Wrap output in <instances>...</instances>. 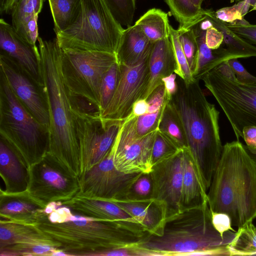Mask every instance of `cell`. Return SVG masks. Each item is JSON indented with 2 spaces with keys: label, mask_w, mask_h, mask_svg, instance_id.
Returning a JSON list of instances; mask_svg holds the SVG:
<instances>
[{
  "label": "cell",
  "mask_w": 256,
  "mask_h": 256,
  "mask_svg": "<svg viewBox=\"0 0 256 256\" xmlns=\"http://www.w3.org/2000/svg\"><path fill=\"white\" fill-rule=\"evenodd\" d=\"M59 249L61 247L58 242L18 243L0 248V256H52L54 250Z\"/></svg>",
  "instance_id": "d6a6232c"
},
{
  "label": "cell",
  "mask_w": 256,
  "mask_h": 256,
  "mask_svg": "<svg viewBox=\"0 0 256 256\" xmlns=\"http://www.w3.org/2000/svg\"><path fill=\"white\" fill-rule=\"evenodd\" d=\"M180 150L157 129L152 146V162L153 166L177 154Z\"/></svg>",
  "instance_id": "ab89813d"
},
{
  "label": "cell",
  "mask_w": 256,
  "mask_h": 256,
  "mask_svg": "<svg viewBox=\"0 0 256 256\" xmlns=\"http://www.w3.org/2000/svg\"><path fill=\"white\" fill-rule=\"evenodd\" d=\"M199 81L195 79L188 84L178 76L177 92L169 102L182 122L188 148L208 192L223 146L220 136V112L214 104L207 100Z\"/></svg>",
  "instance_id": "7a4b0ae2"
},
{
  "label": "cell",
  "mask_w": 256,
  "mask_h": 256,
  "mask_svg": "<svg viewBox=\"0 0 256 256\" xmlns=\"http://www.w3.org/2000/svg\"><path fill=\"white\" fill-rule=\"evenodd\" d=\"M200 80L224 113L237 140L244 126H256V82L246 84L238 81L228 60Z\"/></svg>",
  "instance_id": "ba28073f"
},
{
  "label": "cell",
  "mask_w": 256,
  "mask_h": 256,
  "mask_svg": "<svg viewBox=\"0 0 256 256\" xmlns=\"http://www.w3.org/2000/svg\"><path fill=\"white\" fill-rule=\"evenodd\" d=\"M45 0H18L10 14L12 22L20 36L27 24L36 16H38Z\"/></svg>",
  "instance_id": "836d02e7"
},
{
  "label": "cell",
  "mask_w": 256,
  "mask_h": 256,
  "mask_svg": "<svg viewBox=\"0 0 256 256\" xmlns=\"http://www.w3.org/2000/svg\"><path fill=\"white\" fill-rule=\"evenodd\" d=\"M120 76V66L118 62L106 72L100 88L99 114L102 112L110 102L116 88Z\"/></svg>",
  "instance_id": "e575fe53"
},
{
  "label": "cell",
  "mask_w": 256,
  "mask_h": 256,
  "mask_svg": "<svg viewBox=\"0 0 256 256\" xmlns=\"http://www.w3.org/2000/svg\"><path fill=\"white\" fill-rule=\"evenodd\" d=\"M211 24L210 20L206 16L192 27L196 34L198 46V63L194 77L198 80H200L202 76L220 64L235 58L222 44L216 50H212L207 46L205 42L206 32Z\"/></svg>",
  "instance_id": "cb8c5ba5"
},
{
  "label": "cell",
  "mask_w": 256,
  "mask_h": 256,
  "mask_svg": "<svg viewBox=\"0 0 256 256\" xmlns=\"http://www.w3.org/2000/svg\"><path fill=\"white\" fill-rule=\"evenodd\" d=\"M206 14L212 24L222 33V44L235 58L256 57V46L249 43L232 32L228 27L226 23L216 17L212 10H206Z\"/></svg>",
  "instance_id": "4316f807"
},
{
  "label": "cell",
  "mask_w": 256,
  "mask_h": 256,
  "mask_svg": "<svg viewBox=\"0 0 256 256\" xmlns=\"http://www.w3.org/2000/svg\"><path fill=\"white\" fill-rule=\"evenodd\" d=\"M46 206L34 200L27 191L0 194V220L36 226L46 214Z\"/></svg>",
  "instance_id": "d6986e66"
},
{
  "label": "cell",
  "mask_w": 256,
  "mask_h": 256,
  "mask_svg": "<svg viewBox=\"0 0 256 256\" xmlns=\"http://www.w3.org/2000/svg\"><path fill=\"white\" fill-rule=\"evenodd\" d=\"M165 100V88L164 84L158 86L146 99L148 104V113H154L160 110Z\"/></svg>",
  "instance_id": "f6af8a7d"
},
{
  "label": "cell",
  "mask_w": 256,
  "mask_h": 256,
  "mask_svg": "<svg viewBox=\"0 0 256 256\" xmlns=\"http://www.w3.org/2000/svg\"><path fill=\"white\" fill-rule=\"evenodd\" d=\"M246 0H236V1L238 2H240L244 1ZM250 7L252 9L250 10L251 12L252 10H256V0H250Z\"/></svg>",
  "instance_id": "db71d44e"
},
{
  "label": "cell",
  "mask_w": 256,
  "mask_h": 256,
  "mask_svg": "<svg viewBox=\"0 0 256 256\" xmlns=\"http://www.w3.org/2000/svg\"><path fill=\"white\" fill-rule=\"evenodd\" d=\"M162 82L164 86L165 96L168 100H170L172 97L176 94L178 90L176 74L174 72L163 78Z\"/></svg>",
  "instance_id": "c3c4849f"
},
{
  "label": "cell",
  "mask_w": 256,
  "mask_h": 256,
  "mask_svg": "<svg viewBox=\"0 0 256 256\" xmlns=\"http://www.w3.org/2000/svg\"><path fill=\"white\" fill-rule=\"evenodd\" d=\"M124 30L104 0H81L75 21L56 34L62 50L116 54Z\"/></svg>",
  "instance_id": "52a82bcc"
},
{
  "label": "cell",
  "mask_w": 256,
  "mask_h": 256,
  "mask_svg": "<svg viewBox=\"0 0 256 256\" xmlns=\"http://www.w3.org/2000/svg\"><path fill=\"white\" fill-rule=\"evenodd\" d=\"M148 104L146 100L138 99L132 105L131 114L136 116H140L148 113Z\"/></svg>",
  "instance_id": "f907efd6"
},
{
  "label": "cell",
  "mask_w": 256,
  "mask_h": 256,
  "mask_svg": "<svg viewBox=\"0 0 256 256\" xmlns=\"http://www.w3.org/2000/svg\"><path fill=\"white\" fill-rule=\"evenodd\" d=\"M116 20L122 26H132L136 0H104Z\"/></svg>",
  "instance_id": "f35d334b"
},
{
  "label": "cell",
  "mask_w": 256,
  "mask_h": 256,
  "mask_svg": "<svg viewBox=\"0 0 256 256\" xmlns=\"http://www.w3.org/2000/svg\"><path fill=\"white\" fill-rule=\"evenodd\" d=\"M211 211L238 228L256 218V163L240 140L226 142L207 192Z\"/></svg>",
  "instance_id": "277c9868"
},
{
  "label": "cell",
  "mask_w": 256,
  "mask_h": 256,
  "mask_svg": "<svg viewBox=\"0 0 256 256\" xmlns=\"http://www.w3.org/2000/svg\"><path fill=\"white\" fill-rule=\"evenodd\" d=\"M116 62V54L62 50V75L71 96L82 98L99 112L100 92L104 78L111 66Z\"/></svg>",
  "instance_id": "9c48e42d"
},
{
  "label": "cell",
  "mask_w": 256,
  "mask_h": 256,
  "mask_svg": "<svg viewBox=\"0 0 256 256\" xmlns=\"http://www.w3.org/2000/svg\"><path fill=\"white\" fill-rule=\"evenodd\" d=\"M61 205L70 208L74 214L101 220L138 223L134 218L117 204L108 200L86 198L76 195Z\"/></svg>",
  "instance_id": "44dd1931"
},
{
  "label": "cell",
  "mask_w": 256,
  "mask_h": 256,
  "mask_svg": "<svg viewBox=\"0 0 256 256\" xmlns=\"http://www.w3.org/2000/svg\"><path fill=\"white\" fill-rule=\"evenodd\" d=\"M228 27L238 36L256 46V24L232 25L226 24Z\"/></svg>",
  "instance_id": "7bdbcfd3"
},
{
  "label": "cell",
  "mask_w": 256,
  "mask_h": 256,
  "mask_svg": "<svg viewBox=\"0 0 256 256\" xmlns=\"http://www.w3.org/2000/svg\"><path fill=\"white\" fill-rule=\"evenodd\" d=\"M163 107L164 104L162 108L156 112L147 113L137 117L136 128L138 136H144L158 129Z\"/></svg>",
  "instance_id": "60d3db41"
},
{
  "label": "cell",
  "mask_w": 256,
  "mask_h": 256,
  "mask_svg": "<svg viewBox=\"0 0 256 256\" xmlns=\"http://www.w3.org/2000/svg\"><path fill=\"white\" fill-rule=\"evenodd\" d=\"M241 138L244 139L247 146L256 148V126H244L242 130Z\"/></svg>",
  "instance_id": "681fc988"
},
{
  "label": "cell",
  "mask_w": 256,
  "mask_h": 256,
  "mask_svg": "<svg viewBox=\"0 0 256 256\" xmlns=\"http://www.w3.org/2000/svg\"><path fill=\"white\" fill-rule=\"evenodd\" d=\"M158 130L180 149L188 148L186 138L182 122L166 96Z\"/></svg>",
  "instance_id": "f1b7e54d"
},
{
  "label": "cell",
  "mask_w": 256,
  "mask_h": 256,
  "mask_svg": "<svg viewBox=\"0 0 256 256\" xmlns=\"http://www.w3.org/2000/svg\"><path fill=\"white\" fill-rule=\"evenodd\" d=\"M55 34L71 25L77 18L81 0H48Z\"/></svg>",
  "instance_id": "4dcf8cb0"
},
{
  "label": "cell",
  "mask_w": 256,
  "mask_h": 256,
  "mask_svg": "<svg viewBox=\"0 0 256 256\" xmlns=\"http://www.w3.org/2000/svg\"><path fill=\"white\" fill-rule=\"evenodd\" d=\"M184 149L154 165L149 174L152 183L150 196L165 206L166 218L180 212L184 170Z\"/></svg>",
  "instance_id": "9a60e30c"
},
{
  "label": "cell",
  "mask_w": 256,
  "mask_h": 256,
  "mask_svg": "<svg viewBox=\"0 0 256 256\" xmlns=\"http://www.w3.org/2000/svg\"><path fill=\"white\" fill-rule=\"evenodd\" d=\"M152 190V183L150 174H143L134 184L128 197H150Z\"/></svg>",
  "instance_id": "b9f144b4"
},
{
  "label": "cell",
  "mask_w": 256,
  "mask_h": 256,
  "mask_svg": "<svg viewBox=\"0 0 256 256\" xmlns=\"http://www.w3.org/2000/svg\"><path fill=\"white\" fill-rule=\"evenodd\" d=\"M244 147L252 158L256 163V148L249 147L246 145H244Z\"/></svg>",
  "instance_id": "f5cc1de1"
},
{
  "label": "cell",
  "mask_w": 256,
  "mask_h": 256,
  "mask_svg": "<svg viewBox=\"0 0 256 256\" xmlns=\"http://www.w3.org/2000/svg\"><path fill=\"white\" fill-rule=\"evenodd\" d=\"M146 230L156 236L162 234L166 219V210L160 202L150 197H128L114 201Z\"/></svg>",
  "instance_id": "ac0fdd59"
},
{
  "label": "cell",
  "mask_w": 256,
  "mask_h": 256,
  "mask_svg": "<svg viewBox=\"0 0 256 256\" xmlns=\"http://www.w3.org/2000/svg\"><path fill=\"white\" fill-rule=\"evenodd\" d=\"M236 232L222 236L212 224L208 204L167 218L160 236L150 234L137 246L152 256H210V250L229 244Z\"/></svg>",
  "instance_id": "5b68a950"
},
{
  "label": "cell",
  "mask_w": 256,
  "mask_h": 256,
  "mask_svg": "<svg viewBox=\"0 0 256 256\" xmlns=\"http://www.w3.org/2000/svg\"><path fill=\"white\" fill-rule=\"evenodd\" d=\"M150 52L136 64H119L118 82L110 102L100 114L102 120L124 121L131 114L133 104L142 98L148 83Z\"/></svg>",
  "instance_id": "4fadbf2b"
},
{
  "label": "cell",
  "mask_w": 256,
  "mask_h": 256,
  "mask_svg": "<svg viewBox=\"0 0 256 256\" xmlns=\"http://www.w3.org/2000/svg\"><path fill=\"white\" fill-rule=\"evenodd\" d=\"M205 42L207 46L212 50L220 48L224 42L222 33L212 22L206 30Z\"/></svg>",
  "instance_id": "7dc6e473"
},
{
  "label": "cell",
  "mask_w": 256,
  "mask_h": 256,
  "mask_svg": "<svg viewBox=\"0 0 256 256\" xmlns=\"http://www.w3.org/2000/svg\"><path fill=\"white\" fill-rule=\"evenodd\" d=\"M176 68L175 54L170 38L153 43L149 59V81L142 98L146 100L163 84L162 78L174 73Z\"/></svg>",
  "instance_id": "7402d4cb"
},
{
  "label": "cell",
  "mask_w": 256,
  "mask_h": 256,
  "mask_svg": "<svg viewBox=\"0 0 256 256\" xmlns=\"http://www.w3.org/2000/svg\"><path fill=\"white\" fill-rule=\"evenodd\" d=\"M18 0H0L1 14H10Z\"/></svg>",
  "instance_id": "816d5d0a"
},
{
  "label": "cell",
  "mask_w": 256,
  "mask_h": 256,
  "mask_svg": "<svg viewBox=\"0 0 256 256\" xmlns=\"http://www.w3.org/2000/svg\"><path fill=\"white\" fill-rule=\"evenodd\" d=\"M74 103L82 176L104 158L124 121H103L98 112L86 110Z\"/></svg>",
  "instance_id": "8fae6325"
},
{
  "label": "cell",
  "mask_w": 256,
  "mask_h": 256,
  "mask_svg": "<svg viewBox=\"0 0 256 256\" xmlns=\"http://www.w3.org/2000/svg\"><path fill=\"white\" fill-rule=\"evenodd\" d=\"M228 61L238 81L246 84L256 82V76L248 72L236 58Z\"/></svg>",
  "instance_id": "bcb514c9"
},
{
  "label": "cell",
  "mask_w": 256,
  "mask_h": 256,
  "mask_svg": "<svg viewBox=\"0 0 256 256\" xmlns=\"http://www.w3.org/2000/svg\"><path fill=\"white\" fill-rule=\"evenodd\" d=\"M137 117L130 114L120 126L114 164L125 173L148 174L153 168L152 154L157 129L144 136H138L136 128Z\"/></svg>",
  "instance_id": "5bb4252c"
},
{
  "label": "cell",
  "mask_w": 256,
  "mask_h": 256,
  "mask_svg": "<svg viewBox=\"0 0 256 256\" xmlns=\"http://www.w3.org/2000/svg\"><path fill=\"white\" fill-rule=\"evenodd\" d=\"M38 41L42 88L50 116L48 153L80 178L81 160L74 103L62 75V50L56 38L47 40L38 36Z\"/></svg>",
  "instance_id": "6da1fadb"
},
{
  "label": "cell",
  "mask_w": 256,
  "mask_h": 256,
  "mask_svg": "<svg viewBox=\"0 0 256 256\" xmlns=\"http://www.w3.org/2000/svg\"><path fill=\"white\" fill-rule=\"evenodd\" d=\"M184 154L180 212L208 204L207 191L198 174L188 148H184Z\"/></svg>",
  "instance_id": "603a6c76"
},
{
  "label": "cell",
  "mask_w": 256,
  "mask_h": 256,
  "mask_svg": "<svg viewBox=\"0 0 256 256\" xmlns=\"http://www.w3.org/2000/svg\"><path fill=\"white\" fill-rule=\"evenodd\" d=\"M28 174V192L46 207L52 202L68 201L80 192V178L49 153L32 166Z\"/></svg>",
  "instance_id": "30bf717a"
},
{
  "label": "cell",
  "mask_w": 256,
  "mask_h": 256,
  "mask_svg": "<svg viewBox=\"0 0 256 256\" xmlns=\"http://www.w3.org/2000/svg\"><path fill=\"white\" fill-rule=\"evenodd\" d=\"M177 30L180 44L194 76L198 56V46L196 34L192 28L178 27Z\"/></svg>",
  "instance_id": "74e56055"
},
{
  "label": "cell",
  "mask_w": 256,
  "mask_h": 256,
  "mask_svg": "<svg viewBox=\"0 0 256 256\" xmlns=\"http://www.w3.org/2000/svg\"><path fill=\"white\" fill-rule=\"evenodd\" d=\"M119 132L104 158L80 178V190L77 195L110 202L130 196L134 184L143 173L128 174L116 168L114 157Z\"/></svg>",
  "instance_id": "7c38bea8"
},
{
  "label": "cell",
  "mask_w": 256,
  "mask_h": 256,
  "mask_svg": "<svg viewBox=\"0 0 256 256\" xmlns=\"http://www.w3.org/2000/svg\"><path fill=\"white\" fill-rule=\"evenodd\" d=\"M170 39L172 43L176 62V68L174 73L186 82L188 84L192 82L195 78L183 51L178 30L174 29L171 26L170 28Z\"/></svg>",
  "instance_id": "8d00e7d4"
},
{
  "label": "cell",
  "mask_w": 256,
  "mask_h": 256,
  "mask_svg": "<svg viewBox=\"0 0 256 256\" xmlns=\"http://www.w3.org/2000/svg\"><path fill=\"white\" fill-rule=\"evenodd\" d=\"M0 48L2 54L14 60L38 86L42 81L38 48L26 42L12 25L0 19Z\"/></svg>",
  "instance_id": "e0dca14e"
},
{
  "label": "cell",
  "mask_w": 256,
  "mask_h": 256,
  "mask_svg": "<svg viewBox=\"0 0 256 256\" xmlns=\"http://www.w3.org/2000/svg\"><path fill=\"white\" fill-rule=\"evenodd\" d=\"M152 44L136 24L127 27L122 33L116 53L118 62L126 66L136 64L150 52Z\"/></svg>",
  "instance_id": "d4e9b609"
},
{
  "label": "cell",
  "mask_w": 256,
  "mask_h": 256,
  "mask_svg": "<svg viewBox=\"0 0 256 256\" xmlns=\"http://www.w3.org/2000/svg\"><path fill=\"white\" fill-rule=\"evenodd\" d=\"M150 42L170 38V28L168 14L158 8L148 10L136 22Z\"/></svg>",
  "instance_id": "83f0119b"
},
{
  "label": "cell",
  "mask_w": 256,
  "mask_h": 256,
  "mask_svg": "<svg viewBox=\"0 0 256 256\" xmlns=\"http://www.w3.org/2000/svg\"><path fill=\"white\" fill-rule=\"evenodd\" d=\"M211 213L212 224L222 236H224L230 230L236 232L232 228L230 218L227 214L212 211Z\"/></svg>",
  "instance_id": "ee69618b"
},
{
  "label": "cell",
  "mask_w": 256,
  "mask_h": 256,
  "mask_svg": "<svg viewBox=\"0 0 256 256\" xmlns=\"http://www.w3.org/2000/svg\"><path fill=\"white\" fill-rule=\"evenodd\" d=\"M57 242L36 226L0 220V248L26 242Z\"/></svg>",
  "instance_id": "484cf974"
},
{
  "label": "cell",
  "mask_w": 256,
  "mask_h": 256,
  "mask_svg": "<svg viewBox=\"0 0 256 256\" xmlns=\"http://www.w3.org/2000/svg\"><path fill=\"white\" fill-rule=\"evenodd\" d=\"M0 66V71L18 100L40 124L49 128V112L42 87L14 60L1 53Z\"/></svg>",
  "instance_id": "2e32d148"
},
{
  "label": "cell",
  "mask_w": 256,
  "mask_h": 256,
  "mask_svg": "<svg viewBox=\"0 0 256 256\" xmlns=\"http://www.w3.org/2000/svg\"><path fill=\"white\" fill-rule=\"evenodd\" d=\"M204 0H191L192 3L196 7L201 8L202 4Z\"/></svg>",
  "instance_id": "11a10c76"
},
{
  "label": "cell",
  "mask_w": 256,
  "mask_h": 256,
  "mask_svg": "<svg viewBox=\"0 0 256 256\" xmlns=\"http://www.w3.org/2000/svg\"><path fill=\"white\" fill-rule=\"evenodd\" d=\"M232 256H255L256 254V226L248 222L238 228L233 240L227 245Z\"/></svg>",
  "instance_id": "1f68e13d"
},
{
  "label": "cell",
  "mask_w": 256,
  "mask_h": 256,
  "mask_svg": "<svg viewBox=\"0 0 256 256\" xmlns=\"http://www.w3.org/2000/svg\"><path fill=\"white\" fill-rule=\"evenodd\" d=\"M250 8V0L240 2L231 6L214 11L216 17L222 22L232 25H246L250 23L244 19Z\"/></svg>",
  "instance_id": "d590c367"
},
{
  "label": "cell",
  "mask_w": 256,
  "mask_h": 256,
  "mask_svg": "<svg viewBox=\"0 0 256 256\" xmlns=\"http://www.w3.org/2000/svg\"><path fill=\"white\" fill-rule=\"evenodd\" d=\"M180 28H189L206 16V10L198 8L191 0H164Z\"/></svg>",
  "instance_id": "f546056e"
},
{
  "label": "cell",
  "mask_w": 256,
  "mask_h": 256,
  "mask_svg": "<svg viewBox=\"0 0 256 256\" xmlns=\"http://www.w3.org/2000/svg\"><path fill=\"white\" fill-rule=\"evenodd\" d=\"M0 134L28 170L48 152V128L40 124L20 102L1 71Z\"/></svg>",
  "instance_id": "8992f818"
},
{
  "label": "cell",
  "mask_w": 256,
  "mask_h": 256,
  "mask_svg": "<svg viewBox=\"0 0 256 256\" xmlns=\"http://www.w3.org/2000/svg\"><path fill=\"white\" fill-rule=\"evenodd\" d=\"M0 174L5 189L4 194H20L27 191L28 170L17 153L2 138L0 140Z\"/></svg>",
  "instance_id": "ffe728a7"
},
{
  "label": "cell",
  "mask_w": 256,
  "mask_h": 256,
  "mask_svg": "<svg viewBox=\"0 0 256 256\" xmlns=\"http://www.w3.org/2000/svg\"><path fill=\"white\" fill-rule=\"evenodd\" d=\"M47 214L36 224L70 256H93L102 250L136 244L150 233L140 224L95 219L74 214L67 206L50 222Z\"/></svg>",
  "instance_id": "3957f363"
}]
</instances>
